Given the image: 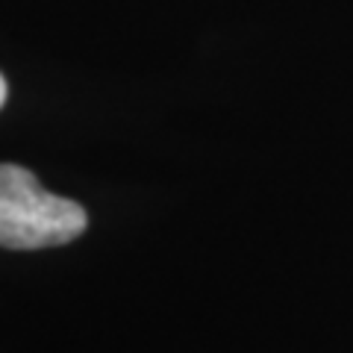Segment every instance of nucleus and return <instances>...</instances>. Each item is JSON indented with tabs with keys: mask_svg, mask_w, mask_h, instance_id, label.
Wrapping results in <instances>:
<instances>
[{
	"mask_svg": "<svg viewBox=\"0 0 353 353\" xmlns=\"http://www.w3.org/2000/svg\"><path fill=\"white\" fill-rule=\"evenodd\" d=\"M88 215L80 203L50 194L21 165H0V248H59L83 236Z\"/></svg>",
	"mask_w": 353,
	"mask_h": 353,
	"instance_id": "nucleus-1",
	"label": "nucleus"
},
{
	"mask_svg": "<svg viewBox=\"0 0 353 353\" xmlns=\"http://www.w3.org/2000/svg\"><path fill=\"white\" fill-rule=\"evenodd\" d=\"M3 101H6V80L0 77V106H3Z\"/></svg>",
	"mask_w": 353,
	"mask_h": 353,
	"instance_id": "nucleus-2",
	"label": "nucleus"
}]
</instances>
